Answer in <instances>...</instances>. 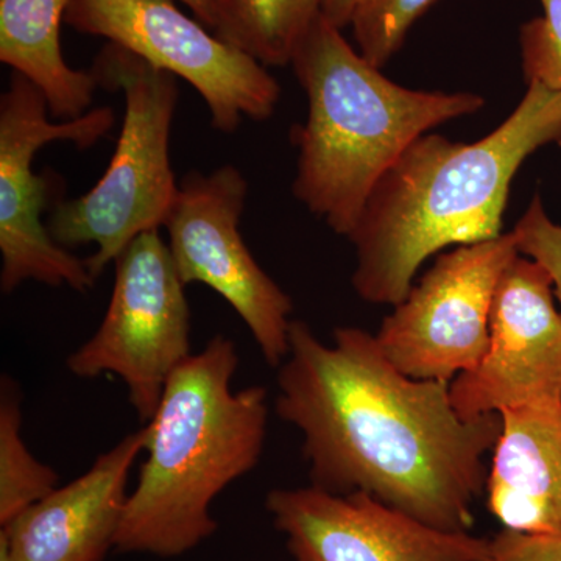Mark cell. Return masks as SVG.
<instances>
[{
	"instance_id": "cell-1",
	"label": "cell",
	"mask_w": 561,
	"mask_h": 561,
	"mask_svg": "<svg viewBox=\"0 0 561 561\" xmlns=\"http://www.w3.org/2000/svg\"><path fill=\"white\" fill-rule=\"evenodd\" d=\"M275 411L301 432L316 489L364 491L451 534L474 526L501 413L461 419L451 382L409 378L376 335L337 328L330 346L305 321H291Z\"/></svg>"
},
{
	"instance_id": "cell-2",
	"label": "cell",
	"mask_w": 561,
	"mask_h": 561,
	"mask_svg": "<svg viewBox=\"0 0 561 561\" xmlns=\"http://www.w3.org/2000/svg\"><path fill=\"white\" fill-rule=\"evenodd\" d=\"M549 144L561 146V92L538 83L478 142L434 133L416 139L383 173L348 236L356 294L373 305H400L432 254L501 236L513 176Z\"/></svg>"
},
{
	"instance_id": "cell-3",
	"label": "cell",
	"mask_w": 561,
	"mask_h": 561,
	"mask_svg": "<svg viewBox=\"0 0 561 561\" xmlns=\"http://www.w3.org/2000/svg\"><path fill=\"white\" fill-rule=\"evenodd\" d=\"M234 341L214 335L172 373L146 423L147 459L128 494L116 549L179 557L217 530L214 500L256 467L267 434V390H232Z\"/></svg>"
},
{
	"instance_id": "cell-4",
	"label": "cell",
	"mask_w": 561,
	"mask_h": 561,
	"mask_svg": "<svg viewBox=\"0 0 561 561\" xmlns=\"http://www.w3.org/2000/svg\"><path fill=\"white\" fill-rule=\"evenodd\" d=\"M290 65L308 98V119L291 133L300 149L291 191L345 238L383 173L416 139L485 105L472 92L393 83L323 14L298 43Z\"/></svg>"
},
{
	"instance_id": "cell-5",
	"label": "cell",
	"mask_w": 561,
	"mask_h": 561,
	"mask_svg": "<svg viewBox=\"0 0 561 561\" xmlns=\"http://www.w3.org/2000/svg\"><path fill=\"white\" fill-rule=\"evenodd\" d=\"M91 72L99 87L122 91L124 121L102 179L87 194L58 203L47 228L61 247L94 243L87 265L95 279L138 236L164 227L180 183L171 165L179 84L130 50L108 43Z\"/></svg>"
},
{
	"instance_id": "cell-6",
	"label": "cell",
	"mask_w": 561,
	"mask_h": 561,
	"mask_svg": "<svg viewBox=\"0 0 561 561\" xmlns=\"http://www.w3.org/2000/svg\"><path fill=\"white\" fill-rule=\"evenodd\" d=\"M114 264L105 317L90 341L70 354L68 368L79 378L119 376L146 424L172 373L192 356L190 302L160 230L138 236Z\"/></svg>"
},
{
	"instance_id": "cell-7",
	"label": "cell",
	"mask_w": 561,
	"mask_h": 561,
	"mask_svg": "<svg viewBox=\"0 0 561 561\" xmlns=\"http://www.w3.org/2000/svg\"><path fill=\"white\" fill-rule=\"evenodd\" d=\"M50 110L38 88L20 73L11 76L0 99V289L11 294L25 280L77 291L92 289L87 261L55 242L43 214L50 198L47 176L33 171L39 149L72 142L90 149L113 128L111 108L88 111L77 119L50 122Z\"/></svg>"
},
{
	"instance_id": "cell-8",
	"label": "cell",
	"mask_w": 561,
	"mask_h": 561,
	"mask_svg": "<svg viewBox=\"0 0 561 561\" xmlns=\"http://www.w3.org/2000/svg\"><path fill=\"white\" fill-rule=\"evenodd\" d=\"M66 24L187 81L221 133L238 130L243 117L271 119L278 105L279 83L267 68L187 18L173 0H70Z\"/></svg>"
},
{
	"instance_id": "cell-9",
	"label": "cell",
	"mask_w": 561,
	"mask_h": 561,
	"mask_svg": "<svg viewBox=\"0 0 561 561\" xmlns=\"http://www.w3.org/2000/svg\"><path fill=\"white\" fill-rule=\"evenodd\" d=\"M249 183L236 165L190 172L165 220L168 247L184 286L201 283L219 294L249 327L262 356L279 367L289 354V295L254 260L241 219Z\"/></svg>"
},
{
	"instance_id": "cell-10",
	"label": "cell",
	"mask_w": 561,
	"mask_h": 561,
	"mask_svg": "<svg viewBox=\"0 0 561 561\" xmlns=\"http://www.w3.org/2000/svg\"><path fill=\"white\" fill-rule=\"evenodd\" d=\"M519 254L513 232L442 254L375 334L391 364L421 381L474 370L489 350L497 284Z\"/></svg>"
},
{
	"instance_id": "cell-11",
	"label": "cell",
	"mask_w": 561,
	"mask_h": 561,
	"mask_svg": "<svg viewBox=\"0 0 561 561\" xmlns=\"http://www.w3.org/2000/svg\"><path fill=\"white\" fill-rule=\"evenodd\" d=\"M553 284L538 262L519 254L504 272L481 364L451 382L461 419L507 409L561 405V312Z\"/></svg>"
},
{
	"instance_id": "cell-12",
	"label": "cell",
	"mask_w": 561,
	"mask_h": 561,
	"mask_svg": "<svg viewBox=\"0 0 561 561\" xmlns=\"http://www.w3.org/2000/svg\"><path fill=\"white\" fill-rule=\"evenodd\" d=\"M265 507L295 561H490V540L451 534L364 491L276 489Z\"/></svg>"
},
{
	"instance_id": "cell-13",
	"label": "cell",
	"mask_w": 561,
	"mask_h": 561,
	"mask_svg": "<svg viewBox=\"0 0 561 561\" xmlns=\"http://www.w3.org/2000/svg\"><path fill=\"white\" fill-rule=\"evenodd\" d=\"M147 426L122 438L87 472L58 486L0 530L10 561H103L116 549L133 465L146 453Z\"/></svg>"
},
{
	"instance_id": "cell-14",
	"label": "cell",
	"mask_w": 561,
	"mask_h": 561,
	"mask_svg": "<svg viewBox=\"0 0 561 561\" xmlns=\"http://www.w3.org/2000/svg\"><path fill=\"white\" fill-rule=\"evenodd\" d=\"M486 505L504 529L561 531V405L501 412Z\"/></svg>"
},
{
	"instance_id": "cell-15",
	"label": "cell",
	"mask_w": 561,
	"mask_h": 561,
	"mask_svg": "<svg viewBox=\"0 0 561 561\" xmlns=\"http://www.w3.org/2000/svg\"><path fill=\"white\" fill-rule=\"evenodd\" d=\"M70 0H0V61L25 77L46 99L50 116L88 113L99 83L91 70L70 68L60 31Z\"/></svg>"
},
{
	"instance_id": "cell-16",
	"label": "cell",
	"mask_w": 561,
	"mask_h": 561,
	"mask_svg": "<svg viewBox=\"0 0 561 561\" xmlns=\"http://www.w3.org/2000/svg\"><path fill=\"white\" fill-rule=\"evenodd\" d=\"M320 0H216L213 32L262 66L290 65Z\"/></svg>"
},
{
	"instance_id": "cell-17",
	"label": "cell",
	"mask_w": 561,
	"mask_h": 561,
	"mask_svg": "<svg viewBox=\"0 0 561 561\" xmlns=\"http://www.w3.org/2000/svg\"><path fill=\"white\" fill-rule=\"evenodd\" d=\"M57 472L41 463L22 438L20 389L2 378L0 389V526L58 489Z\"/></svg>"
},
{
	"instance_id": "cell-18",
	"label": "cell",
	"mask_w": 561,
	"mask_h": 561,
	"mask_svg": "<svg viewBox=\"0 0 561 561\" xmlns=\"http://www.w3.org/2000/svg\"><path fill=\"white\" fill-rule=\"evenodd\" d=\"M438 0H359L351 27L357 50L382 69L401 49L413 24Z\"/></svg>"
},
{
	"instance_id": "cell-19",
	"label": "cell",
	"mask_w": 561,
	"mask_h": 561,
	"mask_svg": "<svg viewBox=\"0 0 561 561\" xmlns=\"http://www.w3.org/2000/svg\"><path fill=\"white\" fill-rule=\"evenodd\" d=\"M540 2L545 14L519 28L524 79L561 92V0Z\"/></svg>"
},
{
	"instance_id": "cell-20",
	"label": "cell",
	"mask_w": 561,
	"mask_h": 561,
	"mask_svg": "<svg viewBox=\"0 0 561 561\" xmlns=\"http://www.w3.org/2000/svg\"><path fill=\"white\" fill-rule=\"evenodd\" d=\"M512 232L519 253L538 262L551 276L561 312V225L549 219L540 197L535 195Z\"/></svg>"
},
{
	"instance_id": "cell-21",
	"label": "cell",
	"mask_w": 561,
	"mask_h": 561,
	"mask_svg": "<svg viewBox=\"0 0 561 561\" xmlns=\"http://www.w3.org/2000/svg\"><path fill=\"white\" fill-rule=\"evenodd\" d=\"M490 561H561V531L523 534L502 529L490 540Z\"/></svg>"
},
{
	"instance_id": "cell-22",
	"label": "cell",
	"mask_w": 561,
	"mask_h": 561,
	"mask_svg": "<svg viewBox=\"0 0 561 561\" xmlns=\"http://www.w3.org/2000/svg\"><path fill=\"white\" fill-rule=\"evenodd\" d=\"M320 2L321 14L332 22L335 27L343 31V28L351 25L359 0H320Z\"/></svg>"
},
{
	"instance_id": "cell-23",
	"label": "cell",
	"mask_w": 561,
	"mask_h": 561,
	"mask_svg": "<svg viewBox=\"0 0 561 561\" xmlns=\"http://www.w3.org/2000/svg\"><path fill=\"white\" fill-rule=\"evenodd\" d=\"M194 11L197 20L213 31L216 22V0H181Z\"/></svg>"
},
{
	"instance_id": "cell-24",
	"label": "cell",
	"mask_w": 561,
	"mask_h": 561,
	"mask_svg": "<svg viewBox=\"0 0 561 561\" xmlns=\"http://www.w3.org/2000/svg\"><path fill=\"white\" fill-rule=\"evenodd\" d=\"M0 561H10L9 556H7L2 548H0Z\"/></svg>"
}]
</instances>
